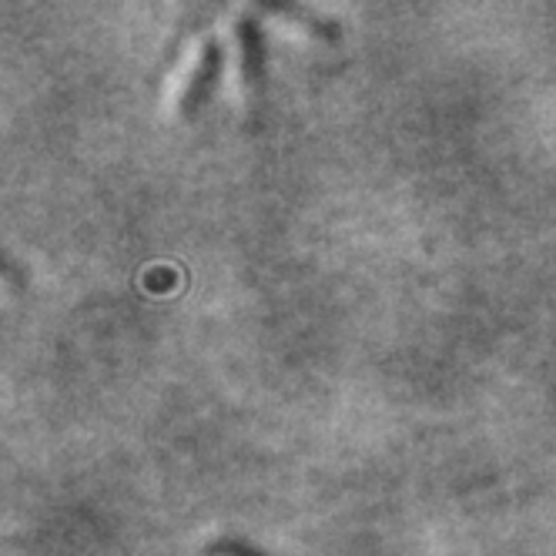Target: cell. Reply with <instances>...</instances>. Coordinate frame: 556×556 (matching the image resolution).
<instances>
[{
    "mask_svg": "<svg viewBox=\"0 0 556 556\" xmlns=\"http://www.w3.org/2000/svg\"><path fill=\"white\" fill-rule=\"evenodd\" d=\"M218 67H222V48H218V41H212V37H208V41L202 45V51H198V61L188 71V81L181 88V98H178L181 114H194L198 108H202V101L215 88Z\"/></svg>",
    "mask_w": 556,
    "mask_h": 556,
    "instance_id": "obj_1",
    "label": "cell"
},
{
    "mask_svg": "<svg viewBox=\"0 0 556 556\" xmlns=\"http://www.w3.org/2000/svg\"><path fill=\"white\" fill-rule=\"evenodd\" d=\"M235 34H238V48H242V54H238V71H242V81H245V88H258L262 85V71H265L258 24L252 17H238Z\"/></svg>",
    "mask_w": 556,
    "mask_h": 556,
    "instance_id": "obj_2",
    "label": "cell"
},
{
    "mask_svg": "<svg viewBox=\"0 0 556 556\" xmlns=\"http://www.w3.org/2000/svg\"><path fill=\"white\" fill-rule=\"evenodd\" d=\"M275 11H278V14H286V17H292L295 24H302L305 30L319 34V37H332V34H336L329 21L315 17V14H312V11H305V8H275Z\"/></svg>",
    "mask_w": 556,
    "mask_h": 556,
    "instance_id": "obj_3",
    "label": "cell"
},
{
    "mask_svg": "<svg viewBox=\"0 0 556 556\" xmlns=\"http://www.w3.org/2000/svg\"><path fill=\"white\" fill-rule=\"evenodd\" d=\"M218 553H222V556H258V553H252L249 546H238V543H225Z\"/></svg>",
    "mask_w": 556,
    "mask_h": 556,
    "instance_id": "obj_4",
    "label": "cell"
}]
</instances>
